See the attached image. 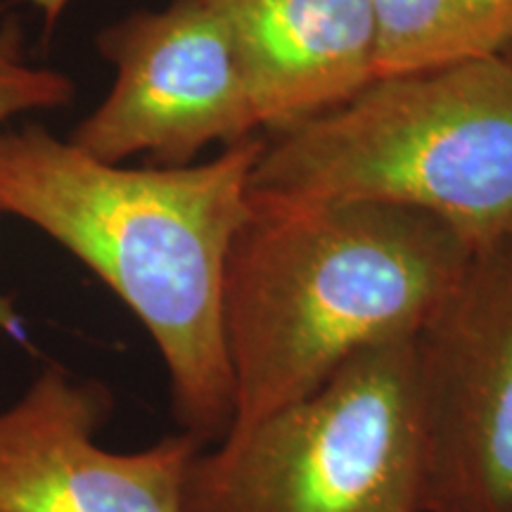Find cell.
Segmentation results:
<instances>
[{
    "mask_svg": "<svg viewBox=\"0 0 512 512\" xmlns=\"http://www.w3.org/2000/svg\"><path fill=\"white\" fill-rule=\"evenodd\" d=\"M74 95L76 86L67 74L31 62L24 46V34L15 19L0 22V128L22 114L69 107ZM0 332L24 337L22 318L3 294H0Z\"/></svg>",
    "mask_w": 512,
    "mask_h": 512,
    "instance_id": "10",
    "label": "cell"
},
{
    "mask_svg": "<svg viewBox=\"0 0 512 512\" xmlns=\"http://www.w3.org/2000/svg\"><path fill=\"white\" fill-rule=\"evenodd\" d=\"M112 392L48 366L0 411V512H183L185 472L204 444L188 432L143 451L102 448Z\"/></svg>",
    "mask_w": 512,
    "mask_h": 512,
    "instance_id": "7",
    "label": "cell"
},
{
    "mask_svg": "<svg viewBox=\"0 0 512 512\" xmlns=\"http://www.w3.org/2000/svg\"><path fill=\"white\" fill-rule=\"evenodd\" d=\"M413 337L370 344L311 394L204 446L183 512H420Z\"/></svg>",
    "mask_w": 512,
    "mask_h": 512,
    "instance_id": "4",
    "label": "cell"
},
{
    "mask_svg": "<svg viewBox=\"0 0 512 512\" xmlns=\"http://www.w3.org/2000/svg\"><path fill=\"white\" fill-rule=\"evenodd\" d=\"M503 55L508 57V60L512 62V34H510V38H508V43H505V48H503Z\"/></svg>",
    "mask_w": 512,
    "mask_h": 512,
    "instance_id": "12",
    "label": "cell"
},
{
    "mask_svg": "<svg viewBox=\"0 0 512 512\" xmlns=\"http://www.w3.org/2000/svg\"><path fill=\"white\" fill-rule=\"evenodd\" d=\"M264 140L131 169L41 124L0 128V216L41 230L126 304L162 356L174 420L204 446L233 422L223 278Z\"/></svg>",
    "mask_w": 512,
    "mask_h": 512,
    "instance_id": "1",
    "label": "cell"
},
{
    "mask_svg": "<svg viewBox=\"0 0 512 512\" xmlns=\"http://www.w3.org/2000/svg\"><path fill=\"white\" fill-rule=\"evenodd\" d=\"M238 48L268 133L342 105L375 81L370 0H207Z\"/></svg>",
    "mask_w": 512,
    "mask_h": 512,
    "instance_id": "8",
    "label": "cell"
},
{
    "mask_svg": "<svg viewBox=\"0 0 512 512\" xmlns=\"http://www.w3.org/2000/svg\"><path fill=\"white\" fill-rule=\"evenodd\" d=\"M413 363L420 512H512V230L472 247Z\"/></svg>",
    "mask_w": 512,
    "mask_h": 512,
    "instance_id": "5",
    "label": "cell"
},
{
    "mask_svg": "<svg viewBox=\"0 0 512 512\" xmlns=\"http://www.w3.org/2000/svg\"><path fill=\"white\" fill-rule=\"evenodd\" d=\"M249 195L406 204L472 245L512 230V62L503 53L370 81L271 133Z\"/></svg>",
    "mask_w": 512,
    "mask_h": 512,
    "instance_id": "3",
    "label": "cell"
},
{
    "mask_svg": "<svg viewBox=\"0 0 512 512\" xmlns=\"http://www.w3.org/2000/svg\"><path fill=\"white\" fill-rule=\"evenodd\" d=\"M95 46L114 67V81L69 133L88 155L112 164L147 155L155 166H185L204 147L259 136L238 48L207 0L131 12L107 24Z\"/></svg>",
    "mask_w": 512,
    "mask_h": 512,
    "instance_id": "6",
    "label": "cell"
},
{
    "mask_svg": "<svg viewBox=\"0 0 512 512\" xmlns=\"http://www.w3.org/2000/svg\"><path fill=\"white\" fill-rule=\"evenodd\" d=\"M472 247L406 204L249 195L223 278L230 430L311 394L370 344L415 335Z\"/></svg>",
    "mask_w": 512,
    "mask_h": 512,
    "instance_id": "2",
    "label": "cell"
},
{
    "mask_svg": "<svg viewBox=\"0 0 512 512\" xmlns=\"http://www.w3.org/2000/svg\"><path fill=\"white\" fill-rule=\"evenodd\" d=\"M375 79L503 53L512 17L489 0H370Z\"/></svg>",
    "mask_w": 512,
    "mask_h": 512,
    "instance_id": "9",
    "label": "cell"
},
{
    "mask_svg": "<svg viewBox=\"0 0 512 512\" xmlns=\"http://www.w3.org/2000/svg\"><path fill=\"white\" fill-rule=\"evenodd\" d=\"M489 5H494L498 12H505V15L512 17V0H489Z\"/></svg>",
    "mask_w": 512,
    "mask_h": 512,
    "instance_id": "11",
    "label": "cell"
}]
</instances>
